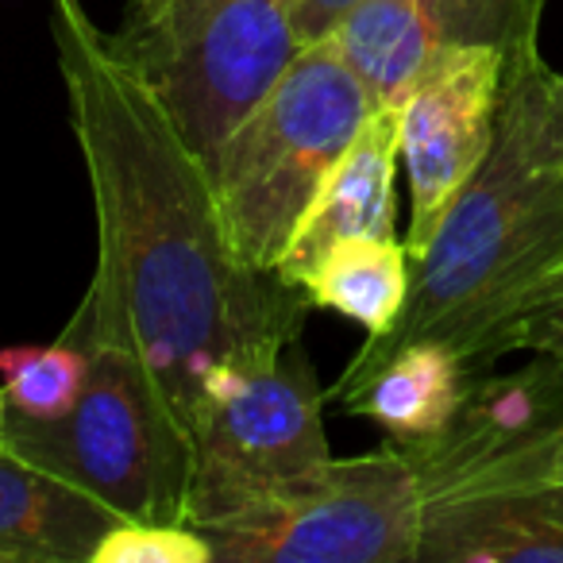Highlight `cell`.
<instances>
[{
  "mask_svg": "<svg viewBox=\"0 0 563 563\" xmlns=\"http://www.w3.org/2000/svg\"><path fill=\"white\" fill-rule=\"evenodd\" d=\"M332 460L324 394L301 340L212 371L189 437L186 525L247 514L317 478Z\"/></svg>",
  "mask_w": 563,
  "mask_h": 563,
  "instance_id": "4",
  "label": "cell"
},
{
  "mask_svg": "<svg viewBox=\"0 0 563 563\" xmlns=\"http://www.w3.org/2000/svg\"><path fill=\"white\" fill-rule=\"evenodd\" d=\"M417 563H563V483L432 501Z\"/></svg>",
  "mask_w": 563,
  "mask_h": 563,
  "instance_id": "11",
  "label": "cell"
},
{
  "mask_svg": "<svg viewBox=\"0 0 563 563\" xmlns=\"http://www.w3.org/2000/svg\"><path fill=\"white\" fill-rule=\"evenodd\" d=\"M4 413H9V398H4V386H0V444H4Z\"/></svg>",
  "mask_w": 563,
  "mask_h": 563,
  "instance_id": "22",
  "label": "cell"
},
{
  "mask_svg": "<svg viewBox=\"0 0 563 563\" xmlns=\"http://www.w3.org/2000/svg\"><path fill=\"white\" fill-rule=\"evenodd\" d=\"M93 360L86 313H74L55 344L0 347V378L9 409L32 421H58L74 409Z\"/></svg>",
  "mask_w": 563,
  "mask_h": 563,
  "instance_id": "16",
  "label": "cell"
},
{
  "mask_svg": "<svg viewBox=\"0 0 563 563\" xmlns=\"http://www.w3.org/2000/svg\"><path fill=\"white\" fill-rule=\"evenodd\" d=\"M355 0H294V20H298L301 47L321 43L332 35V27L344 20V12L352 9Z\"/></svg>",
  "mask_w": 563,
  "mask_h": 563,
  "instance_id": "20",
  "label": "cell"
},
{
  "mask_svg": "<svg viewBox=\"0 0 563 563\" xmlns=\"http://www.w3.org/2000/svg\"><path fill=\"white\" fill-rule=\"evenodd\" d=\"M540 143L563 166V74L548 70L544 93H540Z\"/></svg>",
  "mask_w": 563,
  "mask_h": 563,
  "instance_id": "21",
  "label": "cell"
},
{
  "mask_svg": "<svg viewBox=\"0 0 563 563\" xmlns=\"http://www.w3.org/2000/svg\"><path fill=\"white\" fill-rule=\"evenodd\" d=\"M509 352L563 355V258L521 306L509 329Z\"/></svg>",
  "mask_w": 563,
  "mask_h": 563,
  "instance_id": "19",
  "label": "cell"
},
{
  "mask_svg": "<svg viewBox=\"0 0 563 563\" xmlns=\"http://www.w3.org/2000/svg\"><path fill=\"white\" fill-rule=\"evenodd\" d=\"M444 47H494L506 66L540 55L544 0H424Z\"/></svg>",
  "mask_w": 563,
  "mask_h": 563,
  "instance_id": "17",
  "label": "cell"
},
{
  "mask_svg": "<svg viewBox=\"0 0 563 563\" xmlns=\"http://www.w3.org/2000/svg\"><path fill=\"white\" fill-rule=\"evenodd\" d=\"M409 263L406 240H344L329 247L306 274L301 290L309 294L313 309H332L347 321L363 324L367 336H383L401 317L409 298Z\"/></svg>",
  "mask_w": 563,
  "mask_h": 563,
  "instance_id": "15",
  "label": "cell"
},
{
  "mask_svg": "<svg viewBox=\"0 0 563 563\" xmlns=\"http://www.w3.org/2000/svg\"><path fill=\"white\" fill-rule=\"evenodd\" d=\"M506 101L494 147L452 201L413 263L401 317L367 336L344 375L375 367L409 344H444L475 375L509 355L521 306L563 258V166L540 143V55L506 66Z\"/></svg>",
  "mask_w": 563,
  "mask_h": 563,
  "instance_id": "2",
  "label": "cell"
},
{
  "mask_svg": "<svg viewBox=\"0 0 563 563\" xmlns=\"http://www.w3.org/2000/svg\"><path fill=\"white\" fill-rule=\"evenodd\" d=\"M112 40L205 163L301 51L294 0H132Z\"/></svg>",
  "mask_w": 563,
  "mask_h": 563,
  "instance_id": "5",
  "label": "cell"
},
{
  "mask_svg": "<svg viewBox=\"0 0 563 563\" xmlns=\"http://www.w3.org/2000/svg\"><path fill=\"white\" fill-rule=\"evenodd\" d=\"M401 163V117L398 104H378L344 155L329 166L321 189L301 212L290 243L282 251L278 274L298 286L301 274L329 247L344 240H386L394 232V181ZM301 290V286H298Z\"/></svg>",
  "mask_w": 563,
  "mask_h": 563,
  "instance_id": "10",
  "label": "cell"
},
{
  "mask_svg": "<svg viewBox=\"0 0 563 563\" xmlns=\"http://www.w3.org/2000/svg\"><path fill=\"white\" fill-rule=\"evenodd\" d=\"M89 563H217L212 544L186 521H117Z\"/></svg>",
  "mask_w": 563,
  "mask_h": 563,
  "instance_id": "18",
  "label": "cell"
},
{
  "mask_svg": "<svg viewBox=\"0 0 563 563\" xmlns=\"http://www.w3.org/2000/svg\"><path fill=\"white\" fill-rule=\"evenodd\" d=\"M506 55L448 47L398 104L401 166L409 178V258L429 243L444 212L486 163L506 101Z\"/></svg>",
  "mask_w": 563,
  "mask_h": 563,
  "instance_id": "9",
  "label": "cell"
},
{
  "mask_svg": "<svg viewBox=\"0 0 563 563\" xmlns=\"http://www.w3.org/2000/svg\"><path fill=\"white\" fill-rule=\"evenodd\" d=\"M124 517L97 494L0 444V560L89 563Z\"/></svg>",
  "mask_w": 563,
  "mask_h": 563,
  "instance_id": "12",
  "label": "cell"
},
{
  "mask_svg": "<svg viewBox=\"0 0 563 563\" xmlns=\"http://www.w3.org/2000/svg\"><path fill=\"white\" fill-rule=\"evenodd\" d=\"M378 109L332 40L298 51L263 101L209 155L217 209L232 251L251 271H278L301 212Z\"/></svg>",
  "mask_w": 563,
  "mask_h": 563,
  "instance_id": "3",
  "label": "cell"
},
{
  "mask_svg": "<svg viewBox=\"0 0 563 563\" xmlns=\"http://www.w3.org/2000/svg\"><path fill=\"white\" fill-rule=\"evenodd\" d=\"M0 563H4V560H0Z\"/></svg>",
  "mask_w": 563,
  "mask_h": 563,
  "instance_id": "23",
  "label": "cell"
},
{
  "mask_svg": "<svg viewBox=\"0 0 563 563\" xmlns=\"http://www.w3.org/2000/svg\"><path fill=\"white\" fill-rule=\"evenodd\" d=\"M51 35L97 209V271L81 309L97 340L140 360L189 448L212 371L301 340L313 301L235 255L205 158L86 0H51Z\"/></svg>",
  "mask_w": 563,
  "mask_h": 563,
  "instance_id": "1",
  "label": "cell"
},
{
  "mask_svg": "<svg viewBox=\"0 0 563 563\" xmlns=\"http://www.w3.org/2000/svg\"><path fill=\"white\" fill-rule=\"evenodd\" d=\"M4 444L97 494L120 517L186 521L189 448L166 421L140 360L120 344L93 336L86 386L66 417L32 421L9 409Z\"/></svg>",
  "mask_w": 563,
  "mask_h": 563,
  "instance_id": "6",
  "label": "cell"
},
{
  "mask_svg": "<svg viewBox=\"0 0 563 563\" xmlns=\"http://www.w3.org/2000/svg\"><path fill=\"white\" fill-rule=\"evenodd\" d=\"M329 40L378 104L406 101L424 70L448 51L424 0H355Z\"/></svg>",
  "mask_w": 563,
  "mask_h": 563,
  "instance_id": "14",
  "label": "cell"
},
{
  "mask_svg": "<svg viewBox=\"0 0 563 563\" xmlns=\"http://www.w3.org/2000/svg\"><path fill=\"white\" fill-rule=\"evenodd\" d=\"M398 448L413 463L424 506L552 483L563 448V355L532 352L521 371L475 375L437 437Z\"/></svg>",
  "mask_w": 563,
  "mask_h": 563,
  "instance_id": "8",
  "label": "cell"
},
{
  "mask_svg": "<svg viewBox=\"0 0 563 563\" xmlns=\"http://www.w3.org/2000/svg\"><path fill=\"white\" fill-rule=\"evenodd\" d=\"M424 498L398 444L332 455L298 490L201 525L217 563H417Z\"/></svg>",
  "mask_w": 563,
  "mask_h": 563,
  "instance_id": "7",
  "label": "cell"
},
{
  "mask_svg": "<svg viewBox=\"0 0 563 563\" xmlns=\"http://www.w3.org/2000/svg\"><path fill=\"white\" fill-rule=\"evenodd\" d=\"M471 371L444 344H409L360 375H340L329 398L347 413L371 417L390 444L429 440L452 421Z\"/></svg>",
  "mask_w": 563,
  "mask_h": 563,
  "instance_id": "13",
  "label": "cell"
}]
</instances>
